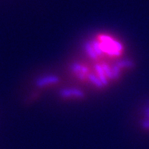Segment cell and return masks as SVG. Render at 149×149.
Listing matches in <instances>:
<instances>
[{
  "label": "cell",
  "instance_id": "1",
  "mask_svg": "<svg viewBox=\"0 0 149 149\" xmlns=\"http://www.w3.org/2000/svg\"><path fill=\"white\" fill-rule=\"evenodd\" d=\"M59 80L58 77H54V76H49V77H45L40 78L37 82V85L38 86H44L48 84H53V83H57Z\"/></svg>",
  "mask_w": 149,
  "mask_h": 149
},
{
  "label": "cell",
  "instance_id": "2",
  "mask_svg": "<svg viewBox=\"0 0 149 149\" xmlns=\"http://www.w3.org/2000/svg\"><path fill=\"white\" fill-rule=\"evenodd\" d=\"M61 95L64 97H78L81 98L83 96V93L82 92L78 89H64L62 91Z\"/></svg>",
  "mask_w": 149,
  "mask_h": 149
}]
</instances>
